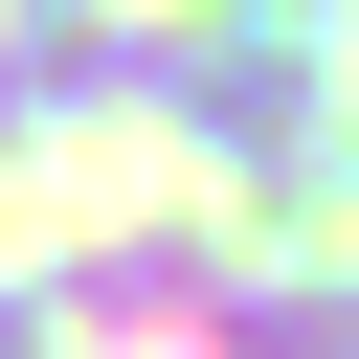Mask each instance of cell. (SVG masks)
Listing matches in <instances>:
<instances>
[{
    "instance_id": "1",
    "label": "cell",
    "mask_w": 359,
    "mask_h": 359,
    "mask_svg": "<svg viewBox=\"0 0 359 359\" xmlns=\"http://www.w3.org/2000/svg\"><path fill=\"white\" fill-rule=\"evenodd\" d=\"M0 359H359V0H0Z\"/></svg>"
}]
</instances>
